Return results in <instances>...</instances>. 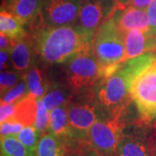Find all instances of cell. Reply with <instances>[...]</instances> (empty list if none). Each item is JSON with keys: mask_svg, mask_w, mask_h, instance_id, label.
I'll use <instances>...</instances> for the list:
<instances>
[{"mask_svg": "<svg viewBox=\"0 0 156 156\" xmlns=\"http://www.w3.org/2000/svg\"><path fill=\"white\" fill-rule=\"evenodd\" d=\"M156 61L154 51L122 62L97 86L96 101L107 115L125 112L131 100L130 90L135 77Z\"/></svg>", "mask_w": 156, "mask_h": 156, "instance_id": "1", "label": "cell"}, {"mask_svg": "<svg viewBox=\"0 0 156 156\" xmlns=\"http://www.w3.org/2000/svg\"><path fill=\"white\" fill-rule=\"evenodd\" d=\"M32 38L37 55L50 64L69 62L75 56L92 50L93 46L75 25L37 26Z\"/></svg>", "mask_w": 156, "mask_h": 156, "instance_id": "2", "label": "cell"}, {"mask_svg": "<svg viewBox=\"0 0 156 156\" xmlns=\"http://www.w3.org/2000/svg\"><path fill=\"white\" fill-rule=\"evenodd\" d=\"M92 51L105 68L106 77L115 72L124 62V32L117 27L110 16L102 23L95 35Z\"/></svg>", "mask_w": 156, "mask_h": 156, "instance_id": "3", "label": "cell"}, {"mask_svg": "<svg viewBox=\"0 0 156 156\" xmlns=\"http://www.w3.org/2000/svg\"><path fill=\"white\" fill-rule=\"evenodd\" d=\"M70 152L89 145V130L97 120L108 115L96 101L69 103L68 105Z\"/></svg>", "mask_w": 156, "mask_h": 156, "instance_id": "4", "label": "cell"}, {"mask_svg": "<svg viewBox=\"0 0 156 156\" xmlns=\"http://www.w3.org/2000/svg\"><path fill=\"white\" fill-rule=\"evenodd\" d=\"M106 77V70L92 50L75 56L69 62L67 83L72 92H86L97 87Z\"/></svg>", "mask_w": 156, "mask_h": 156, "instance_id": "5", "label": "cell"}, {"mask_svg": "<svg viewBox=\"0 0 156 156\" xmlns=\"http://www.w3.org/2000/svg\"><path fill=\"white\" fill-rule=\"evenodd\" d=\"M130 96L139 113L140 122L147 125L156 122V61L135 77Z\"/></svg>", "mask_w": 156, "mask_h": 156, "instance_id": "6", "label": "cell"}, {"mask_svg": "<svg viewBox=\"0 0 156 156\" xmlns=\"http://www.w3.org/2000/svg\"><path fill=\"white\" fill-rule=\"evenodd\" d=\"M125 112L108 115L97 120L89 133V144L103 156H117L120 136L125 126Z\"/></svg>", "mask_w": 156, "mask_h": 156, "instance_id": "7", "label": "cell"}, {"mask_svg": "<svg viewBox=\"0 0 156 156\" xmlns=\"http://www.w3.org/2000/svg\"><path fill=\"white\" fill-rule=\"evenodd\" d=\"M114 7L115 0H83L75 26L93 44L97 31Z\"/></svg>", "mask_w": 156, "mask_h": 156, "instance_id": "8", "label": "cell"}, {"mask_svg": "<svg viewBox=\"0 0 156 156\" xmlns=\"http://www.w3.org/2000/svg\"><path fill=\"white\" fill-rule=\"evenodd\" d=\"M83 0H44L39 15V25L61 27L75 25Z\"/></svg>", "mask_w": 156, "mask_h": 156, "instance_id": "9", "label": "cell"}, {"mask_svg": "<svg viewBox=\"0 0 156 156\" xmlns=\"http://www.w3.org/2000/svg\"><path fill=\"white\" fill-rule=\"evenodd\" d=\"M145 123L138 122L124 126L120 136L117 156H154L152 135Z\"/></svg>", "mask_w": 156, "mask_h": 156, "instance_id": "10", "label": "cell"}, {"mask_svg": "<svg viewBox=\"0 0 156 156\" xmlns=\"http://www.w3.org/2000/svg\"><path fill=\"white\" fill-rule=\"evenodd\" d=\"M110 17L122 32H127L131 30L150 31L146 10L130 5L123 9H119L115 6Z\"/></svg>", "mask_w": 156, "mask_h": 156, "instance_id": "11", "label": "cell"}, {"mask_svg": "<svg viewBox=\"0 0 156 156\" xmlns=\"http://www.w3.org/2000/svg\"><path fill=\"white\" fill-rule=\"evenodd\" d=\"M124 62L156 50V37L151 31L131 30L124 32Z\"/></svg>", "mask_w": 156, "mask_h": 156, "instance_id": "12", "label": "cell"}, {"mask_svg": "<svg viewBox=\"0 0 156 156\" xmlns=\"http://www.w3.org/2000/svg\"><path fill=\"white\" fill-rule=\"evenodd\" d=\"M37 55L34 40L26 35L23 38L17 40L11 51L12 68L18 72H27L33 67L35 56Z\"/></svg>", "mask_w": 156, "mask_h": 156, "instance_id": "13", "label": "cell"}, {"mask_svg": "<svg viewBox=\"0 0 156 156\" xmlns=\"http://www.w3.org/2000/svg\"><path fill=\"white\" fill-rule=\"evenodd\" d=\"M44 2V0H5L4 9L24 24H33L39 18Z\"/></svg>", "mask_w": 156, "mask_h": 156, "instance_id": "14", "label": "cell"}, {"mask_svg": "<svg viewBox=\"0 0 156 156\" xmlns=\"http://www.w3.org/2000/svg\"><path fill=\"white\" fill-rule=\"evenodd\" d=\"M48 132L62 140L68 146L69 140L68 105L58 107L50 112V125Z\"/></svg>", "mask_w": 156, "mask_h": 156, "instance_id": "15", "label": "cell"}, {"mask_svg": "<svg viewBox=\"0 0 156 156\" xmlns=\"http://www.w3.org/2000/svg\"><path fill=\"white\" fill-rule=\"evenodd\" d=\"M37 100L28 95L23 100L16 102L15 112L9 120L20 123L25 128L34 125L37 118Z\"/></svg>", "mask_w": 156, "mask_h": 156, "instance_id": "16", "label": "cell"}, {"mask_svg": "<svg viewBox=\"0 0 156 156\" xmlns=\"http://www.w3.org/2000/svg\"><path fill=\"white\" fill-rule=\"evenodd\" d=\"M37 154V156H69L70 150L62 140L47 132L39 139Z\"/></svg>", "mask_w": 156, "mask_h": 156, "instance_id": "17", "label": "cell"}, {"mask_svg": "<svg viewBox=\"0 0 156 156\" xmlns=\"http://www.w3.org/2000/svg\"><path fill=\"white\" fill-rule=\"evenodd\" d=\"M23 26L24 23L18 17L6 11L5 9L1 8L0 33L17 41L27 35Z\"/></svg>", "mask_w": 156, "mask_h": 156, "instance_id": "18", "label": "cell"}, {"mask_svg": "<svg viewBox=\"0 0 156 156\" xmlns=\"http://www.w3.org/2000/svg\"><path fill=\"white\" fill-rule=\"evenodd\" d=\"M24 78L28 85L29 95L36 100L43 98V96L50 89L44 73L39 68L32 67L30 69L24 74Z\"/></svg>", "mask_w": 156, "mask_h": 156, "instance_id": "19", "label": "cell"}, {"mask_svg": "<svg viewBox=\"0 0 156 156\" xmlns=\"http://www.w3.org/2000/svg\"><path fill=\"white\" fill-rule=\"evenodd\" d=\"M41 100L50 112L58 107L69 105L71 100V94L62 87H54L52 89H49Z\"/></svg>", "mask_w": 156, "mask_h": 156, "instance_id": "20", "label": "cell"}, {"mask_svg": "<svg viewBox=\"0 0 156 156\" xmlns=\"http://www.w3.org/2000/svg\"><path fill=\"white\" fill-rule=\"evenodd\" d=\"M1 152L9 156H37L29 150L16 135L1 137Z\"/></svg>", "mask_w": 156, "mask_h": 156, "instance_id": "21", "label": "cell"}, {"mask_svg": "<svg viewBox=\"0 0 156 156\" xmlns=\"http://www.w3.org/2000/svg\"><path fill=\"white\" fill-rule=\"evenodd\" d=\"M29 95V89L26 80L23 77L14 87L1 95V103H14L23 100Z\"/></svg>", "mask_w": 156, "mask_h": 156, "instance_id": "22", "label": "cell"}, {"mask_svg": "<svg viewBox=\"0 0 156 156\" xmlns=\"http://www.w3.org/2000/svg\"><path fill=\"white\" fill-rule=\"evenodd\" d=\"M17 137L32 154L37 155V149L39 139L41 136L39 135L38 132L34 125L25 127L17 134Z\"/></svg>", "mask_w": 156, "mask_h": 156, "instance_id": "23", "label": "cell"}, {"mask_svg": "<svg viewBox=\"0 0 156 156\" xmlns=\"http://www.w3.org/2000/svg\"><path fill=\"white\" fill-rule=\"evenodd\" d=\"M50 125V111L45 108L41 99L37 100V112L34 126L40 136L48 132Z\"/></svg>", "mask_w": 156, "mask_h": 156, "instance_id": "24", "label": "cell"}, {"mask_svg": "<svg viewBox=\"0 0 156 156\" xmlns=\"http://www.w3.org/2000/svg\"><path fill=\"white\" fill-rule=\"evenodd\" d=\"M23 76L24 74L18 72L15 69L14 70L6 69L1 71V76H0L1 95L6 93L12 87H14L23 77Z\"/></svg>", "mask_w": 156, "mask_h": 156, "instance_id": "25", "label": "cell"}, {"mask_svg": "<svg viewBox=\"0 0 156 156\" xmlns=\"http://www.w3.org/2000/svg\"><path fill=\"white\" fill-rule=\"evenodd\" d=\"M23 128L24 127L22 124L16 122L11 120H8L5 122L1 123V126H0L1 137L9 136V135H16L17 136Z\"/></svg>", "mask_w": 156, "mask_h": 156, "instance_id": "26", "label": "cell"}, {"mask_svg": "<svg viewBox=\"0 0 156 156\" xmlns=\"http://www.w3.org/2000/svg\"><path fill=\"white\" fill-rule=\"evenodd\" d=\"M147 15L151 33L156 37V0H154L147 8Z\"/></svg>", "mask_w": 156, "mask_h": 156, "instance_id": "27", "label": "cell"}, {"mask_svg": "<svg viewBox=\"0 0 156 156\" xmlns=\"http://www.w3.org/2000/svg\"><path fill=\"white\" fill-rule=\"evenodd\" d=\"M16 108V102L14 103H1L0 108V122H5L13 115Z\"/></svg>", "mask_w": 156, "mask_h": 156, "instance_id": "28", "label": "cell"}, {"mask_svg": "<svg viewBox=\"0 0 156 156\" xmlns=\"http://www.w3.org/2000/svg\"><path fill=\"white\" fill-rule=\"evenodd\" d=\"M16 42H17L16 40L7 37L4 34L0 33V48H1V50L11 52L15 46Z\"/></svg>", "mask_w": 156, "mask_h": 156, "instance_id": "29", "label": "cell"}, {"mask_svg": "<svg viewBox=\"0 0 156 156\" xmlns=\"http://www.w3.org/2000/svg\"><path fill=\"white\" fill-rule=\"evenodd\" d=\"M0 56H1V71L9 69L10 66L11 65L12 66V63H11V52L1 50Z\"/></svg>", "mask_w": 156, "mask_h": 156, "instance_id": "30", "label": "cell"}, {"mask_svg": "<svg viewBox=\"0 0 156 156\" xmlns=\"http://www.w3.org/2000/svg\"><path fill=\"white\" fill-rule=\"evenodd\" d=\"M153 1L154 0H130L129 5L141 10H147V8L150 5Z\"/></svg>", "mask_w": 156, "mask_h": 156, "instance_id": "31", "label": "cell"}, {"mask_svg": "<svg viewBox=\"0 0 156 156\" xmlns=\"http://www.w3.org/2000/svg\"><path fill=\"white\" fill-rule=\"evenodd\" d=\"M84 151H85L86 156H103L102 154H101L98 151L95 150V148H93L89 144L84 147Z\"/></svg>", "mask_w": 156, "mask_h": 156, "instance_id": "32", "label": "cell"}, {"mask_svg": "<svg viewBox=\"0 0 156 156\" xmlns=\"http://www.w3.org/2000/svg\"><path fill=\"white\" fill-rule=\"evenodd\" d=\"M130 0H115V6L119 9H123L129 5Z\"/></svg>", "mask_w": 156, "mask_h": 156, "instance_id": "33", "label": "cell"}, {"mask_svg": "<svg viewBox=\"0 0 156 156\" xmlns=\"http://www.w3.org/2000/svg\"><path fill=\"white\" fill-rule=\"evenodd\" d=\"M84 147L83 148H79V149H76V150L71 151L69 156H86L85 151H84Z\"/></svg>", "mask_w": 156, "mask_h": 156, "instance_id": "34", "label": "cell"}, {"mask_svg": "<svg viewBox=\"0 0 156 156\" xmlns=\"http://www.w3.org/2000/svg\"><path fill=\"white\" fill-rule=\"evenodd\" d=\"M152 150H153V155L156 156V125L155 132L152 135Z\"/></svg>", "mask_w": 156, "mask_h": 156, "instance_id": "35", "label": "cell"}, {"mask_svg": "<svg viewBox=\"0 0 156 156\" xmlns=\"http://www.w3.org/2000/svg\"><path fill=\"white\" fill-rule=\"evenodd\" d=\"M1 156H9L8 154H6L5 153H3V152H1Z\"/></svg>", "mask_w": 156, "mask_h": 156, "instance_id": "36", "label": "cell"}, {"mask_svg": "<svg viewBox=\"0 0 156 156\" xmlns=\"http://www.w3.org/2000/svg\"><path fill=\"white\" fill-rule=\"evenodd\" d=\"M154 52H155V54H156V50H155V51H154Z\"/></svg>", "mask_w": 156, "mask_h": 156, "instance_id": "37", "label": "cell"}]
</instances>
